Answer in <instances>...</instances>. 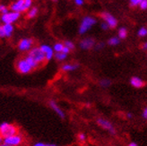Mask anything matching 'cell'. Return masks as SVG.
<instances>
[{
    "label": "cell",
    "mask_w": 147,
    "mask_h": 146,
    "mask_svg": "<svg viewBox=\"0 0 147 146\" xmlns=\"http://www.w3.org/2000/svg\"><path fill=\"white\" fill-rule=\"evenodd\" d=\"M127 146H138V145H137V143H136L133 142V143H130Z\"/></svg>",
    "instance_id": "74e56055"
},
{
    "label": "cell",
    "mask_w": 147,
    "mask_h": 146,
    "mask_svg": "<svg viewBox=\"0 0 147 146\" xmlns=\"http://www.w3.org/2000/svg\"><path fill=\"white\" fill-rule=\"evenodd\" d=\"M102 48H104V43L103 42H100V43H98V44L95 45V48H96L97 50L101 49Z\"/></svg>",
    "instance_id": "4dcf8cb0"
},
{
    "label": "cell",
    "mask_w": 147,
    "mask_h": 146,
    "mask_svg": "<svg viewBox=\"0 0 147 146\" xmlns=\"http://www.w3.org/2000/svg\"><path fill=\"white\" fill-rule=\"evenodd\" d=\"M0 146H10V145L6 144V143H5L3 142V143H0Z\"/></svg>",
    "instance_id": "ab89813d"
},
{
    "label": "cell",
    "mask_w": 147,
    "mask_h": 146,
    "mask_svg": "<svg viewBox=\"0 0 147 146\" xmlns=\"http://www.w3.org/2000/svg\"><path fill=\"white\" fill-rule=\"evenodd\" d=\"M100 27H101L102 30H105V31H106V30H108V29L109 28V25L105 23V22H103V23H102V24H100Z\"/></svg>",
    "instance_id": "1f68e13d"
},
{
    "label": "cell",
    "mask_w": 147,
    "mask_h": 146,
    "mask_svg": "<svg viewBox=\"0 0 147 146\" xmlns=\"http://www.w3.org/2000/svg\"><path fill=\"white\" fill-rule=\"evenodd\" d=\"M78 67H79L78 64H65L62 65L61 70L63 72H72L76 70Z\"/></svg>",
    "instance_id": "2e32d148"
},
{
    "label": "cell",
    "mask_w": 147,
    "mask_h": 146,
    "mask_svg": "<svg viewBox=\"0 0 147 146\" xmlns=\"http://www.w3.org/2000/svg\"><path fill=\"white\" fill-rule=\"evenodd\" d=\"M53 50H54V52H62V50L64 48V44L61 42H57L54 44V46L52 47Z\"/></svg>",
    "instance_id": "ac0fdd59"
},
{
    "label": "cell",
    "mask_w": 147,
    "mask_h": 146,
    "mask_svg": "<svg viewBox=\"0 0 147 146\" xmlns=\"http://www.w3.org/2000/svg\"><path fill=\"white\" fill-rule=\"evenodd\" d=\"M96 122L98 124V126H100L101 128L107 130L109 134L116 135V133H117L116 132V128L114 127L113 124L110 121H109L108 119H105L103 118H97Z\"/></svg>",
    "instance_id": "52a82bcc"
},
{
    "label": "cell",
    "mask_w": 147,
    "mask_h": 146,
    "mask_svg": "<svg viewBox=\"0 0 147 146\" xmlns=\"http://www.w3.org/2000/svg\"><path fill=\"white\" fill-rule=\"evenodd\" d=\"M0 23H1V18H0Z\"/></svg>",
    "instance_id": "7bdbcfd3"
},
{
    "label": "cell",
    "mask_w": 147,
    "mask_h": 146,
    "mask_svg": "<svg viewBox=\"0 0 147 146\" xmlns=\"http://www.w3.org/2000/svg\"><path fill=\"white\" fill-rule=\"evenodd\" d=\"M147 35V29L143 27V28H140L138 31V36H140V37H144V36Z\"/></svg>",
    "instance_id": "d4e9b609"
},
{
    "label": "cell",
    "mask_w": 147,
    "mask_h": 146,
    "mask_svg": "<svg viewBox=\"0 0 147 146\" xmlns=\"http://www.w3.org/2000/svg\"><path fill=\"white\" fill-rule=\"evenodd\" d=\"M3 143V138H2L1 135H0V143Z\"/></svg>",
    "instance_id": "60d3db41"
},
{
    "label": "cell",
    "mask_w": 147,
    "mask_h": 146,
    "mask_svg": "<svg viewBox=\"0 0 147 146\" xmlns=\"http://www.w3.org/2000/svg\"><path fill=\"white\" fill-rule=\"evenodd\" d=\"M33 44V40L32 39H29V38H24L22 39L19 43H18V49L22 52H25V51H29L32 48Z\"/></svg>",
    "instance_id": "ba28073f"
},
{
    "label": "cell",
    "mask_w": 147,
    "mask_h": 146,
    "mask_svg": "<svg viewBox=\"0 0 147 146\" xmlns=\"http://www.w3.org/2000/svg\"><path fill=\"white\" fill-rule=\"evenodd\" d=\"M39 67H40V65L38 63H36L32 58L29 56H26L23 58L18 59L16 65V70L22 75L30 74L32 70L37 69Z\"/></svg>",
    "instance_id": "6da1fadb"
},
{
    "label": "cell",
    "mask_w": 147,
    "mask_h": 146,
    "mask_svg": "<svg viewBox=\"0 0 147 146\" xmlns=\"http://www.w3.org/2000/svg\"><path fill=\"white\" fill-rule=\"evenodd\" d=\"M64 46L65 47H67V48H69L70 50H73V49H75V44H74V42L71 41V40H65L64 43Z\"/></svg>",
    "instance_id": "603a6c76"
},
{
    "label": "cell",
    "mask_w": 147,
    "mask_h": 146,
    "mask_svg": "<svg viewBox=\"0 0 147 146\" xmlns=\"http://www.w3.org/2000/svg\"><path fill=\"white\" fill-rule=\"evenodd\" d=\"M2 28H3V31H4L5 37H6V38L11 37V35L13 32V24H3Z\"/></svg>",
    "instance_id": "9a60e30c"
},
{
    "label": "cell",
    "mask_w": 147,
    "mask_h": 146,
    "mask_svg": "<svg viewBox=\"0 0 147 146\" xmlns=\"http://www.w3.org/2000/svg\"><path fill=\"white\" fill-rule=\"evenodd\" d=\"M101 18L103 19V21L109 25V28H115L117 25V19L112 15L111 13H107V12H103L100 14Z\"/></svg>",
    "instance_id": "9c48e42d"
},
{
    "label": "cell",
    "mask_w": 147,
    "mask_h": 146,
    "mask_svg": "<svg viewBox=\"0 0 147 146\" xmlns=\"http://www.w3.org/2000/svg\"><path fill=\"white\" fill-rule=\"evenodd\" d=\"M80 48L84 50H89L95 46V40L92 38H85L80 41Z\"/></svg>",
    "instance_id": "7c38bea8"
},
{
    "label": "cell",
    "mask_w": 147,
    "mask_h": 146,
    "mask_svg": "<svg viewBox=\"0 0 147 146\" xmlns=\"http://www.w3.org/2000/svg\"><path fill=\"white\" fill-rule=\"evenodd\" d=\"M3 142L10 146H21L24 142V138L20 133H18L16 135L4 138Z\"/></svg>",
    "instance_id": "5b68a950"
},
{
    "label": "cell",
    "mask_w": 147,
    "mask_h": 146,
    "mask_svg": "<svg viewBox=\"0 0 147 146\" xmlns=\"http://www.w3.org/2000/svg\"><path fill=\"white\" fill-rule=\"evenodd\" d=\"M77 137H78V141H79V142L84 143V142L86 141V135L84 134V133H80V134L78 135Z\"/></svg>",
    "instance_id": "83f0119b"
},
{
    "label": "cell",
    "mask_w": 147,
    "mask_h": 146,
    "mask_svg": "<svg viewBox=\"0 0 147 146\" xmlns=\"http://www.w3.org/2000/svg\"><path fill=\"white\" fill-rule=\"evenodd\" d=\"M49 106L50 107V108L52 109V110L59 116V118H61V119H65V113L64 112V110L63 109L58 106V104L57 103V102L55 101V100H50L49 101Z\"/></svg>",
    "instance_id": "30bf717a"
},
{
    "label": "cell",
    "mask_w": 147,
    "mask_h": 146,
    "mask_svg": "<svg viewBox=\"0 0 147 146\" xmlns=\"http://www.w3.org/2000/svg\"><path fill=\"white\" fill-rule=\"evenodd\" d=\"M99 83L102 88H108V87H109L110 84H111V81L109 79H101Z\"/></svg>",
    "instance_id": "ffe728a7"
},
{
    "label": "cell",
    "mask_w": 147,
    "mask_h": 146,
    "mask_svg": "<svg viewBox=\"0 0 147 146\" xmlns=\"http://www.w3.org/2000/svg\"><path fill=\"white\" fill-rule=\"evenodd\" d=\"M54 57L56 58V60L57 61H64L67 59V54H65L63 52H56L54 54Z\"/></svg>",
    "instance_id": "e0dca14e"
},
{
    "label": "cell",
    "mask_w": 147,
    "mask_h": 146,
    "mask_svg": "<svg viewBox=\"0 0 147 146\" xmlns=\"http://www.w3.org/2000/svg\"><path fill=\"white\" fill-rule=\"evenodd\" d=\"M75 1V4L78 6H81V5H84V0H74Z\"/></svg>",
    "instance_id": "d6a6232c"
},
{
    "label": "cell",
    "mask_w": 147,
    "mask_h": 146,
    "mask_svg": "<svg viewBox=\"0 0 147 146\" xmlns=\"http://www.w3.org/2000/svg\"><path fill=\"white\" fill-rule=\"evenodd\" d=\"M32 146H57V145L55 143H45L42 142H37Z\"/></svg>",
    "instance_id": "484cf974"
},
{
    "label": "cell",
    "mask_w": 147,
    "mask_h": 146,
    "mask_svg": "<svg viewBox=\"0 0 147 146\" xmlns=\"http://www.w3.org/2000/svg\"><path fill=\"white\" fill-rule=\"evenodd\" d=\"M21 16L20 13L9 11L7 13L2 14L1 16V21L4 23V24H12L14 22H16Z\"/></svg>",
    "instance_id": "8992f818"
},
{
    "label": "cell",
    "mask_w": 147,
    "mask_h": 146,
    "mask_svg": "<svg viewBox=\"0 0 147 146\" xmlns=\"http://www.w3.org/2000/svg\"><path fill=\"white\" fill-rule=\"evenodd\" d=\"M142 48H143V49H147V42L144 43V45L142 46Z\"/></svg>",
    "instance_id": "f35d334b"
},
{
    "label": "cell",
    "mask_w": 147,
    "mask_h": 146,
    "mask_svg": "<svg viewBox=\"0 0 147 146\" xmlns=\"http://www.w3.org/2000/svg\"><path fill=\"white\" fill-rule=\"evenodd\" d=\"M37 13H38V8L37 7H32L31 9H29L28 12V17L29 18H34Z\"/></svg>",
    "instance_id": "7402d4cb"
},
{
    "label": "cell",
    "mask_w": 147,
    "mask_h": 146,
    "mask_svg": "<svg viewBox=\"0 0 147 146\" xmlns=\"http://www.w3.org/2000/svg\"><path fill=\"white\" fill-rule=\"evenodd\" d=\"M18 133H19V129L13 124L8 122H3L0 124V135L2 136L3 139L5 137L16 135Z\"/></svg>",
    "instance_id": "7a4b0ae2"
},
{
    "label": "cell",
    "mask_w": 147,
    "mask_h": 146,
    "mask_svg": "<svg viewBox=\"0 0 147 146\" xmlns=\"http://www.w3.org/2000/svg\"><path fill=\"white\" fill-rule=\"evenodd\" d=\"M40 48L42 50L44 55H45L46 61H50L54 57L55 52H54L52 47H50L49 45H47V44H42L40 46Z\"/></svg>",
    "instance_id": "8fae6325"
},
{
    "label": "cell",
    "mask_w": 147,
    "mask_h": 146,
    "mask_svg": "<svg viewBox=\"0 0 147 146\" xmlns=\"http://www.w3.org/2000/svg\"><path fill=\"white\" fill-rule=\"evenodd\" d=\"M8 12H9L8 7H6L4 5H0V13H1V14H5V13H7Z\"/></svg>",
    "instance_id": "4316f807"
},
{
    "label": "cell",
    "mask_w": 147,
    "mask_h": 146,
    "mask_svg": "<svg viewBox=\"0 0 147 146\" xmlns=\"http://www.w3.org/2000/svg\"><path fill=\"white\" fill-rule=\"evenodd\" d=\"M119 42H120V39L119 37H112L109 40L108 44L109 46H117L119 44Z\"/></svg>",
    "instance_id": "d6986e66"
},
{
    "label": "cell",
    "mask_w": 147,
    "mask_h": 146,
    "mask_svg": "<svg viewBox=\"0 0 147 146\" xmlns=\"http://www.w3.org/2000/svg\"><path fill=\"white\" fill-rule=\"evenodd\" d=\"M4 37H5V34H4L3 28H2V25H0V38H4Z\"/></svg>",
    "instance_id": "d590c367"
},
{
    "label": "cell",
    "mask_w": 147,
    "mask_h": 146,
    "mask_svg": "<svg viewBox=\"0 0 147 146\" xmlns=\"http://www.w3.org/2000/svg\"><path fill=\"white\" fill-rule=\"evenodd\" d=\"M127 36V30L126 28H120L119 30V39H126Z\"/></svg>",
    "instance_id": "44dd1931"
},
{
    "label": "cell",
    "mask_w": 147,
    "mask_h": 146,
    "mask_svg": "<svg viewBox=\"0 0 147 146\" xmlns=\"http://www.w3.org/2000/svg\"><path fill=\"white\" fill-rule=\"evenodd\" d=\"M140 2H141V0H130V5L133 7L137 6V5H139Z\"/></svg>",
    "instance_id": "f546056e"
},
{
    "label": "cell",
    "mask_w": 147,
    "mask_h": 146,
    "mask_svg": "<svg viewBox=\"0 0 147 146\" xmlns=\"http://www.w3.org/2000/svg\"><path fill=\"white\" fill-rule=\"evenodd\" d=\"M27 56L32 57V59L36 63H38L39 65H41V64H43L44 62L46 61L45 55H44V53L42 52V50L40 48V47L32 48L30 50H29Z\"/></svg>",
    "instance_id": "3957f363"
},
{
    "label": "cell",
    "mask_w": 147,
    "mask_h": 146,
    "mask_svg": "<svg viewBox=\"0 0 147 146\" xmlns=\"http://www.w3.org/2000/svg\"><path fill=\"white\" fill-rule=\"evenodd\" d=\"M32 0H24V10L27 11L30 9V7H32Z\"/></svg>",
    "instance_id": "cb8c5ba5"
},
{
    "label": "cell",
    "mask_w": 147,
    "mask_h": 146,
    "mask_svg": "<svg viewBox=\"0 0 147 146\" xmlns=\"http://www.w3.org/2000/svg\"><path fill=\"white\" fill-rule=\"evenodd\" d=\"M139 6H140V8L143 10L147 9V0H141L140 4H139Z\"/></svg>",
    "instance_id": "f1b7e54d"
},
{
    "label": "cell",
    "mask_w": 147,
    "mask_h": 146,
    "mask_svg": "<svg viewBox=\"0 0 147 146\" xmlns=\"http://www.w3.org/2000/svg\"><path fill=\"white\" fill-rule=\"evenodd\" d=\"M143 118L144 119H147V107L144 109V111H143Z\"/></svg>",
    "instance_id": "e575fe53"
},
{
    "label": "cell",
    "mask_w": 147,
    "mask_h": 146,
    "mask_svg": "<svg viewBox=\"0 0 147 146\" xmlns=\"http://www.w3.org/2000/svg\"><path fill=\"white\" fill-rule=\"evenodd\" d=\"M70 51H71V50H70L69 48H67V47H65V46H64V48H63V50H62V52H63V53L68 55V54L70 53Z\"/></svg>",
    "instance_id": "836d02e7"
},
{
    "label": "cell",
    "mask_w": 147,
    "mask_h": 146,
    "mask_svg": "<svg viewBox=\"0 0 147 146\" xmlns=\"http://www.w3.org/2000/svg\"><path fill=\"white\" fill-rule=\"evenodd\" d=\"M127 118H129V119H130V118H133V114L127 113Z\"/></svg>",
    "instance_id": "8d00e7d4"
},
{
    "label": "cell",
    "mask_w": 147,
    "mask_h": 146,
    "mask_svg": "<svg viewBox=\"0 0 147 146\" xmlns=\"http://www.w3.org/2000/svg\"><path fill=\"white\" fill-rule=\"evenodd\" d=\"M24 0H16V2L13 3L11 5V11L13 12H16V13H22V12H25L24 10Z\"/></svg>",
    "instance_id": "4fadbf2b"
},
{
    "label": "cell",
    "mask_w": 147,
    "mask_h": 146,
    "mask_svg": "<svg viewBox=\"0 0 147 146\" xmlns=\"http://www.w3.org/2000/svg\"><path fill=\"white\" fill-rule=\"evenodd\" d=\"M130 83L132 86L135 87V88H142V87H144V82L141 78H139L137 76L132 77L130 80Z\"/></svg>",
    "instance_id": "5bb4252c"
},
{
    "label": "cell",
    "mask_w": 147,
    "mask_h": 146,
    "mask_svg": "<svg viewBox=\"0 0 147 146\" xmlns=\"http://www.w3.org/2000/svg\"><path fill=\"white\" fill-rule=\"evenodd\" d=\"M96 24V19H94L92 16H85L83 18L82 22H81L80 26H79V34L83 35L86 33L90 29Z\"/></svg>",
    "instance_id": "277c9868"
},
{
    "label": "cell",
    "mask_w": 147,
    "mask_h": 146,
    "mask_svg": "<svg viewBox=\"0 0 147 146\" xmlns=\"http://www.w3.org/2000/svg\"><path fill=\"white\" fill-rule=\"evenodd\" d=\"M52 1H54V2H56V1H57V0H52Z\"/></svg>",
    "instance_id": "b9f144b4"
}]
</instances>
